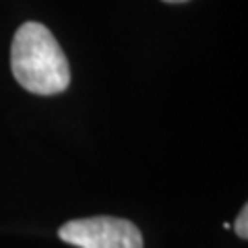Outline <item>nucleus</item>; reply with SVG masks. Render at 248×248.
I'll return each mask as SVG.
<instances>
[{
    "mask_svg": "<svg viewBox=\"0 0 248 248\" xmlns=\"http://www.w3.org/2000/svg\"><path fill=\"white\" fill-rule=\"evenodd\" d=\"M11 68L17 83L35 95H56L71 83V66L52 31L42 23H23L13 37Z\"/></svg>",
    "mask_w": 248,
    "mask_h": 248,
    "instance_id": "obj_1",
    "label": "nucleus"
},
{
    "mask_svg": "<svg viewBox=\"0 0 248 248\" xmlns=\"http://www.w3.org/2000/svg\"><path fill=\"white\" fill-rule=\"evenodd\" d=\"M58 238L77 248H143V236L133 221L112 215H95L66 221Z\"/></svg>",
    "mask_w": 248,
    "mask_h": 248,
    "instance_id": "obj_2",
    "label": "nucleus"
},
{
    "mask_svg": "<svg viewBox=\"0 0 248 248\" xmlns=\"http://www.w3.org/2000/svg\"><path fill=\"white\" fill-rule=\"evenodd\" d=\"M234 230H236L238 238H242V240H246V238H248V207H246V205L242 207V211H240V213H238V217H236Z\"/></svg>",
    "mask_w": 248,
    "mask_h": 248,
    "instance_id": "obj_3",
    "label": "nucleus"
},
{
    "mask_svg": "<svg viewBox=\"0 0 248 248\" xmlns=\"http://www.w3.org/2000/svg\"><path fill=\"white\" fill-rule=\"evenodd\" d=\"M164 2H186V0H164Z\"/></svg>",
    "mask_w": 248,
    "mask_h": 248,
    "instance_id": "obj_4",
    "label": "nucleus"
}]
</instances>
